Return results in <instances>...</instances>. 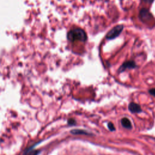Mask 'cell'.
I'll return each mask as SVG.
<instances>
[{
  "label": "cell",
  "instance_id": "obj_1",
  "mask_svg": "<svg viewBox=\"0 0 155 155\" xmlns=\"http://www.w3.org/2000/svg\"><path fill=\"white\" fill-rule=\"evenodd\" d=\"M67 39L71 42L76 41L85 42L87 39V35L85 31L82 28H74L71 29L67 33Z\"/></svg>",
  "mask_w": 155,
  "mask_h": 155
},
{
  "label": "cell",
  "instance_id": "obj_2",
  "mask_svg": "<svg viewBox=\"0 0 155 155\" xmlns=\"http://www.w3.org/2000/svg\"><path fill=\"white\" fill-rule=\"evenodd\" d=\"M123 28L124 26L122 25H118L115 26L107 33L105 36L106 39L109 40L115 39L121 33Z\"/></svg>",
  "mask_w": 155,
  "mask_h": 155
},
{
  "label": "cell",
  "instance_id": "obj_3",
  "mask_svg": "<svg viewBox=\"0 0 155 155\" xmlns=\"http://www.w3.org/2000/svg\"><path fill=\"white\" fill-rule=\"evenodd\" d=\"M137 67V65L136 62L133 61H128L125 62H124L122 65L119 67L118 69V72L119 73H122L126 69H132V68H135Z\"/></svg>",
  "mask_w": 155,
  "mask_h": 155
},
{
  "label": "cell",
  "instance_id": "obj_4",
  "mask_svg": "<svg viewBox=\"0 0 155 155\" xmlns=\"http://www.w3.org/2000/svg\"><path fill=\"white\" fill-rule=\"evenodd\" d=\"M139 16H140V18L143 21L150 20L153 17L151 14L149 12V11L145 8H142L140 11Z\"/></svg>",
  "mask_w": 155,
  "mask_h": 155
},
{
  "label": "cell",
  "instance_id": "obj_5",
  "mask_svg": "<svg viewBox=\"0 0 155 155\" xmlns=\"http://www.w3.org/2000/svg\"><path fill=\"white\" fill-rule=\"evenodd\" d=\"M128 110L133 113H141L142 111V110L140 107V106L134 102H130L128 105Z\"/></svg>",
  "mask_w": 155,
  "mask_h": 155
},
{
  "label": "cell",
  "instance_id": "obj_6",
  "mask_svg": "<svg viewBox=\"0 0 155 155\" xmlns=\"http://www.w3.org/2000/svg\"><path fill=\"white\" fill-rule=\"evenodd\" d=\"M41 153V150L33 149V147L25 150L22 155H38Z\"/></svg>",
  "mask_w": 155,
  "mask_h": 155
},
{
  "label": "cell",
  "instance_id": "obj_7",
  "mask_svg": "<svg viewBox=\"0 0 155 155\" xmlns=\"http://www.w3.org/2000/svg\"><path fill=\"white\" fill-rule=\"evenodd\" d=\"M70 133L74 135H78V134H84V135H87V136L93 135L92 133H89L86 130H84L81 129H73L71 130Z\"/></svg>",
  "mask_w": 155,
  "mask_h": 155
},
{
  "label": "cell",
  "instance_id": "obj_8",
  "mask_svg": "<svg viewBox=\"0 0 155 155\" xmlns=\"http://www.w3.org/2000/svg\"><path fill=\"white\" fill-rule=\"evenodd\" d=\"M121 124L125 128H127V129H131L132 128V124H131V121L130 120V119H128V118L127 117H123L122 119H121Z\"/></svg>",
  "mask_w": 155,
  "mask_h": 155
},
{
  "label": "cell",
  "instance_id": "obj_9",
  "mask_svg": "<svg viewBox=\"0 0 155 155\" xmlns=\"http://www.w3.org/2000/svg\"><path fill=\"white\" fill-rule=\"evenodd\" d=\"M108 125V129H109L110 131H115L116 128H115V127H114V124H113L112 122H109V123H108V125Z\"/></svg>",
  "mask_w": 155,
  "mask_h": 155
},
{
  "label": "cell",
  "instance_id": "obj_10",
  "mask_svg": "<svg viewBox=\"0 0 155 155\" xmlns=\"http://www.w3.org/2000/svg\"><path fill=\"white\" fill-rule=\"evenodd\" d=\"M67 122H68V124L69 125H74L76 124V121L73 118H70L68 119L67 120Z\"/></svg>",
  "mask_w": 155,
  "mask_h": 155
},
{
  "label": "cell",
  "instance_id": "obj_11",
  "mask_svg": "<svg viewBox=\"0 0 155 155\" xmlns=\"http://www.w3.org/2000/svg\"><path fill=\"white\" fill-rule=\"evenodd\" d=\"M148 92L150 94H151L152 96L155 97V88H151V89L149 90Z\"/></svg>",
  "mask_w": 155,
  "mask_h": 155
},
{
  "label": "cell",
  "instance_id": "obj_12",
  "mask_svg": "<svg viewBox=\"0 0 155 155\" xmlns=\"http://www.w3.org/2000/svg\"><path fill=\"white\" fill-rule=\"evenodd\" d=\"M143 2H146V3H148V4H151L154 0H142Z\"/></svg>",
  "mask_w": 155,
  "mask_h": 155
}]
</instances>
